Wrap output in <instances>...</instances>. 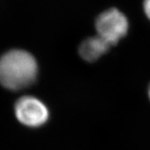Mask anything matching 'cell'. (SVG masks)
<instances>
[{
	"label": "cell",
	"mask_w": 150,
	"mask_h": 150,
	"mask_svg": "<svg viewBox=\"0 0 150 150\" xmlns=\"http://www.w3.org/2000/svg\"><path fill=\"white\" fill-rule=\"evenodd\" d=\"M38 74L37 61L26 51L11 50L0 57V83L6 89H25L35 81Z\"/></svg>",
	"instance_id": "1"
},
{
	"label": "cell",
	"mask_w": 150,
	"mask_h": 150,
	"mask_svg": "<svg viewBox=\"0 0 150 150\" xmlns=\"http://www.w3.org/2000/svg\"><path fill=\"white\" fill-rule=\"evenodd\" d=\"M95 27L97 35L110 45H113L127 35L129 22L122 12L112 8L104 11L97 17Z\"/></svg>",
	"instance_id": "2"
},
{
	"label": "cell",
	"mask_w": 150,
	"mask_h": 150,
	"mask_svg": "<svg viewBox=\"0 0 150 150\" xmlns=\"http://www.w3.org/2000/svg\"><path fill=\"white\" fill-rule=\"evenodd\" d=\"M15 114L22 124L32 128L41 127L49 118V111L46 105L32 96L18 99L15 105Z\"/></svg>",
	"instance_id": "3"
},
{
	"label": "cell",
	"mask_w": 150,
	"mask_h": 150,
	"mask_svg": "<svg viewBox=\"0 0 150 150\" xmlns=\"http://www.w3.org/2000/svg\"><path fill=\"white\" fill-rule=\"evenodd\" d=\"M110 45L100 36L87 38L80 45L79 54L84 61L93 62L108 52Z\"/></svg>",
	"instance_id": "4"
},
{
	"label": "cell",
	"mask_w": 150,
	"mask_h": 150,
	"mask_svg": "<svg viewBox=\"0 0 150 150\" xmlns=\"http://www.w3.org/2000/svg\"><path fill=\"white\" fill-rule=\"evenodd\" d=\"M143 10L146 17L150 20V0L143 1Z\"/></svg>",
	"instance_id": "5"
},
{
	"label": "cell",
	"mask_w": 150,
	"mask_h": 150,
	"mask_svg": "<svg viewBox=\"0 0 150 150\" xmlns=\"http://www.w3.org/2000/svg\"><path fill=\"white\" fill-rule=\"evenodd\" d=\"M148 94H149V100H150V84H149V90H148Z\"/></svg>",
	"instance_id": "6"
}]
</instances>
